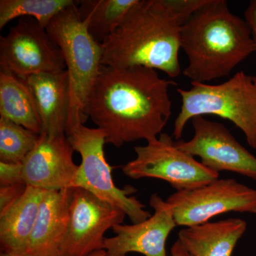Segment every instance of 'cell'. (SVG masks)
Masks as SVG:
<instances>
[{
    "mask_svg": "<svg viewBox=\"0 0 256 256\" xmlns=\"http://www.w3.org/2000/svg\"><path fill=\"white\" fill-rule=\"evenodd\" d=\"M173 80L156 70L102 65L89 96L86 114L105 134L106 144L154 140L171 117Z\"/></svg>",
    "mask_w": 256,
    "mask_h": 256,
    "instance_id": "6da1fadb",
    "label": "cell"
},
{
    "mask_svg": "<svg viewBox=\"0 0 256 256\" xmlns=\"http://www.w3.org/2000/svg\"><path fill=\"white\" fill-rule=\"evenodd\" d=\"M180 43L188 60L184 75L200 84L228 76L256 52L246 22L230 12L225 0H210L194 14L181 28Z\"/></svg>",
    "mask_w": 256,
    "mask_h": 256,
    "instance_id": "7a4b0ae2",
    "label": "cell"
},
{
    "mask_svg": "<svg viewBox=\"0 0 256 256\" xmlns=\"http://www.w3.org/2000/svg\"><path fill=\"white\" fill-rule=\"evenodd\" d=\"M182 25L164 0H140L122 24L101 43L102 64L142 66L176 78Z\"/></svg>",
    "mask_w": 256,
    "mask_h": 256,
    "instance_id": "3957f363",
    "label": "cell"
},
{
    "mask_svg": "<svg viewBox=\"0 0 256 256\" xmlns=\"http://www.w3.org/2000/svg\"><path fill=\"white\" fill-rule=\"evenodd\" d=\"M60 47L68 75L70 109L68 128L86 122L88 99L102 66V47L88 31L77 1L56 15L46 28Z\"/></svg>",
    "mask_w": 256,
    "mask_h": 256,
    "instance_id": "277c9868",
    "label": "cell"
},
{
    "mask_svg": "<svg viewBox=\"0 0 256 256\" xmlns=\"http://www.w3.org/2000/svg\"><path fill=\"white\" fill-rule=\"evenodd\" d=\"M178 92L182 106L172 134L176 140L190 120L214 114L233 122L244 133L248 144L256 149V75L240 72L218 85L192 82L188 90Z\"/></svg>",
    "mask_w": 256,
    "mask_h": 256,
    "instance_id": "5b68a950",
    "label": "cell"
},
{
    "mask_svg": "<svg viewBox=\"0 0 256 256\" xmlns=\"http://www.w3.org/2000/svg\"><path fill=\"white\" fill-rule=\"evenodd\" d=\"M74 151L82 156L73 183V188L87 190L100 200L118 207L129 217L132 224L144 222L151 216L136 197L130 196L134 188H120L114 184L110 165L106 160L105 134L98 128L78 124L66 132Z\"/></svg>",
    "mask_w": 256,
    "mask_h": 256,
    "instance_id": "8992f818",
    "label": "cell"
},
{
    "mask_svg": "<svg viewBox=\"0 0 256 256\" xmlns=\"http://www.w3.org/2000/svg\"><path fill=\"white\" fill-rule=\"evenodd\" d=\"M134 152L136 159L122 168L124 174L134 180L159 178L180 192L202 188L220 178V173L178 148L166 133H161L146 146H136Z\"/></svg>",
    "mask_w": 256,
    "mask_h": 256,
    "instance_id": "52a82bcc",
    "label": "cell"
},
{
    "mask_svg": "<svg viewBox=\"0 0 256 256\" xmlns=\"http://www.w3.org/2000/svg\"><path fill=\"white\" fill-rule=\"evenodd\" d=\"M0 67L2 72L22 79L66 70L60 47L46 28L28 18H20L9 33L0 38Z\"/></svg>",
    "mask_w": 256,
    "mask_h": 256,
    "instance_id": "ba28073f",
    "label": "cell"
},
{
    "mask_svg": "<svg viewBox=\"0 0 256 256\" xmlns=\"http://www.w3.org/2000/svg\"><path fill=\"white\" fill-rule=\"evenodd\" d=\"M166 201L178 226L201 225L230 212L256 214V190L234 178H218L202 188L176 192Z\"/></svg>",
    "mask_w": 256,
    "mask_h": 256,
    "instance_id": "9c48e42d",
    "label": "cell"
},
{
    "mask_svg": "<svg viewBox=\"0 0 256 256\" xmlns=\"http://www.w3.org/2000/svg\"><path fill=\"white\" fill-rule=\"evenodd\" d=\"M68 224L60 256H88L104 248L105 234L124 223L126 214L82 188H72Z\"/></svg>",
    "mask_w": 256,
    "mask_h": 256,
    "instance_id": "30bf717a",
    "label": "cell"
},
{
    "mask_svg": "<svg viewBox=\"0 0 256 256\" xmlns=\"http://www.w3.org/2000/svg\"><path fill=\"white\" fill-rule=\"evenodd\" d=\"M194 137L188 141L178 140L176 146L213 171H228L256 181V156L234 137L223 124L208 120L204 116L192 119Z\"/></svg>",
    "mask_w": 256,
    "mask_h": 256,
    "instance_id": "8fae6325",
    "label": "cell"
},
{
    "mask_svg": "<svg viewBox=\"0 0 256 256\" xmlns=\"http://www.w3.org/2000/svg\"><path fill=\"white\" fill-rule=\"evenodd\" d=\"M66 134L42 133L36 146L20 164L18 184L45 191L73 188L78 165Z\"/></svg>",
    "mask_w": 256,
    "mask_h": 256,
    "instance_id": "7c38bea8",
    "label": "cell"
},
{
    "mask_svg": "<svg viewBox=\"0 0 256 256\" xmlns=\"http://www.w3.org/2000/svg\"><path fill=\"white\" fill-rule=\"evenodd\" d=\"M154 214L148 220L132 225L119 224L112 228L114 236L106 238L104 250L107 256H126L138 252L144 256H168L166 242L178 226L170 204L154 194L150 198Z\"/></svg>",
    "mask_w": 256,
    "mask_h": 256,
    "instance_id": "4fadbf2b",
    "label": "cell"
},
{
    "mask_svg": "<svg viewBox=\"0 0 256 256\" xmlns=\"http://www.w3.org/2000/svg\"><path fill=\"white\" fill-rule=\"evenodd\" d=\"M30 88L42 126V133L66 134L70 109V90L66 70L41 74L24 78Z\"/></svg>",
    "mask_w": 256,
    "mask_h": 256,
    "instance_id": "5bb4252c",
    "label": "cell"
},
{
    "mask_svg": "<svg viewBox=\"0 0 256 256\" xmlns=\"http://www.w3.org/2000/svg\"><path fill=\"white\" fill-rule=\"evenodd\" d=\"M72 191V188L46 192L25 252L34 256H60Z\"/></svg>",
    "mask_w": 256,
    "mask_h": 256,
    "instance_id": "9a60e30c",
    "label": "cell"
},
{
    "mask_svg": "<svg viewBox=\"0 0 256 256\" xmlns=\"http://www.w3.org/2000/svg\"><path fill=\"white\" fill-rule=\"evenodd\" d=\"M46 192L28 186L21 196L0 212V242L2 252H26Z\"/></svg>",
    "mask_w": 256,
    "mask_h": 256,
    "instance_id": "2e32d148",
    "label": "cell"
},
{
    "mask_svg": "<svg viewBox=\"0 0 256 256\" xmlns=\"http://www.w3.org/2000/svg\"><path fill=\"white\" fill-rule=\"evenodd\" d=\"M246 228L240 218L207 222L182 229L178 240L193 256H232Z\"/></svg>",
    "mask_w": 256,
    "mask_h": 256,
    "instance_id": "e0dca14e",
    "label": "cell"
},
{
    "mask_svg": "<svg viewBox=\"0 0 256 256\" xmlns=\"http://www.w3.org/2000/svg\"><path fill=\"white\" fill-rule=\"evenodd\" d=\"M1 117L41 134L42 126L34 99L23 79L0 72Z\"/></svg>",
    "mask_w": 256,
    "mask_h": 256,
    "instance_id": "ac0fdd59",
    "label": "cell"
},
{
    "mask_svg": "<svg viewBox=\"0 0 256 256\" xmlns=\"http://www.w3.org/2000/svg\"><path fill=\"white\" fill-rule=\"evenodd\" d=\"M140 0L77 1L79 12L92 38L102 43L112 35Z\"/></svg>",
    "mask_w": 256,
    "mask_h": 256,
    "instance_id": "d6986e66",
    "label": "cell"
},
{
    "mask_svg": "<svg viewBox=\"0 0 256 256\" xmlns=\"http://www.w3.org/2000/svg\"><path fill=\"white\" fill-rule=\"evenodd\" d=\"M73 0H1L0 28L12 20L28 18L46 28L56 15L73 4Z\"/></svg>",
    "mask_w": 256,
    "mask_h": 256,
    "instance_id": "ffe728a7",
    "label": "cell"
},
{
    "mask_svg": "<svg viewBox=\"0 0 256 256\" xmlns=\"http://www.w3.org/2000/svg\"><path fill=\"white\" fill-rule=\"evenodd\" d=\"M40 134L0 118V162L22 164L36 146Z\"/></svg>",
    "mask_w": 256,
    "mask_h": 256,
    "instance_id": "44dd1931",
    "label": "cell"
},
{
    "mask_svg": "<svg viewBox=\"0 0 256 256\" xmlns=\"http://www.w3.org/2000/svg\"><path fill=\"white\" fill-rule=\"evenodd\" d=\"M210 2V0H164L165 4L178 18L182 26Z\"/></svg>",
    "mask_w": 256,
    "mask_h": 256,
    "instance_id": "7402d4cb",
    "label": "cell"
},
{
    "mask_svg": "<svg viewBox=\"0 0 256 256\" xmlns=\"http://www.w3.org/2000/svg\"><path fill=\"white\" fill-rule=\"evenodd\" d=\"M24 184L1 185L0 188V212L9 206L18 198L26 188Z\"/></svg>",
    "mask_w": 256,
    "mask_h": 256,
    "instance_id": "603a6c76",
    "label": "cell"
},
{
    "mask_svg": "<svg viewBox=\"0 0 256 256\" xmlns=\"http://www.w3.org/2000/svg\"><path fill=\"white\" fill-rule=\"evenodd\" d=\"M245 18L246 22L252 32L256 52V0H252L249 3L248 6L245 12Z\"/></svg>",
    "mask_w": 256,
    "mask_h": 256,
    "instance_id": "cb8c5ba5",
    "label": "cell"
},
{
    "mask_svg": "<svg viewBox=\"0 0 256 256\" xmlns=\"http://www.w3.org/2000/svg\"><path fill=\"white\" fill-rule=\"evenodd\" d=\"M171 256H193L186 250L182 244L178 240L171 248Z\"/></svg>",
    "mask_w": 256,
    "mask_h": 256,
    "instance_id": "d4e9b609",
    "label": "cell"
},
{
    "mask_svg": "<svg viewBox=\"0 0 256 256\" xmlns=\"http://www.w3.org/2000/svg\"><path fill=\"white\" fill-rule=\"evenodd\" d=\"M0 256H34L28 252H1Z\"/></svg>",
    "mask_w": 256,
    "mask_h": 256,
    "instance_id": "484cf974",
    "label": "cell"
},
{
    "mask_svg": "<svg viewBox=\"0 0 256 256\" xmlns=\"http://www.w3.org/2000/svg\"><path fill=\"white\" fill-rule=\"evenodd\" d=\"M88 256H107V252L104 249H102V250H96Z\"/></svg>",
    "mask_w": 256,
    "mask_h": 256,
    "instance_id": "4316f807",
    "label": "cell"
}]
</instances>
